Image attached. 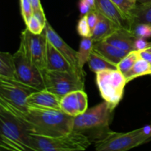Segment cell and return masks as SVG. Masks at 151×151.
I'll return each mask as SVG.
<instances>
[{
	"label": "cell",
	"mask_w": 151,
	"mask_h": 151,
	"mask_svg": "<svg viewBox=\"0 0 151 151\" xmlns=\"http://www.w3.org/2000/svg\"><path fill=\"white\" fill-rule=\"evenodd\" d=\"M117 29L118 27L113 22L105 17L103 15L98 13V22L93 30L91 38L94 42L104 41L107 37H109Z\"/></svg>",
	"instance_id": "cell-18"
},
{
	"label": "cell",
	"mask_w": 151,
	"mask_h": 151,
	"mask_svg": "<svg viewBox=\"0 0 151 151\" xmlns=\"http://www.w3.org/2000/svg\"><path fill=\"white\" fill-rule=\"evenodd\" d=\"M88 65L91 71L94 73L106 69H116L117 66H115L98 52L93 50L88 60Z\"/></svg>",
	"instance_id": "cell-20"
},
{
	"label": "cell",
	"mask_w": 151,
	"mask_h": 151,
	"mask_svg": "<svg viewBox=\"0 0 151 151\" xmlns=\"http://www.w3.org/2000/svg\"><path fill=\"white\" fill-rule=\"evenodd\" d=\"M33 16L42 24V25H44V27L46 26V24H47V20L46 19L45 14H44V10H36V11H33Z\"/></svg>",
	"instance_id": "cell-33"
},
{
	"label": "cell",
	"mask_w": 151,
	"mask_h": 151,
	"mask_svg": "<svg viewBox=\"0 0 151 151\" xmlns=\"http://www.w3.org/2000/svg\"><path fill=\"white\" fill-rule=\"evenodd\" d=\"M21 40L24 43L27 51L32 61L43 72L47 70V41L45 32L39 35L32 33L25 28L21 34Z\"/></svg>",
	"instance_id": "cell-10"
},
{
	"label": "cell",
	"mask_w": 151,
	"mask_h": 151,
	"mask_svg": "<svg viewBox=\"0 0 151 151\" xmlns=\"http://www.w3.org/2000/svg\"></svg>",
	"instance_id": "cell-40"
},
{
	"label": "cell",
	"mask_w": 151,
	"mask_h": 151,
	"mask_svg": "<svg viewBox=\"0 0 151 151\" xmlns=\"http://www.w3.org/2000/svg\"><path fill=\"white\" fill-rule=\"evenodd\" d=\"M16 66V81L38 91L45 89L44 74L32 61L24 43L21 40L17 51L13 54Z\"/></svg>",
	"instance_id": "cell-7"
},
{
	"label": "cell",
	"mask_w": 151,
	"mask_h": 151,
	"mask_svg": "<svg viewBox=\"0 0 151 151\" xmlns=\"http://www.w3.org/2000/svg\"><path fill=\"white\" fill-rule=\"evenodd\" d=\"M26 27L29 32L35 34V35H39V34L42 33L45 28V27L42 25V24L33 15L29 19V22L26 24Z\"/></svg>",
	"instance_id": "cell-29"
},
{
	"label": "cell",
	"mask_w": 151,
	"mask_h": 151,
	"mask_svg": "<svg viewBox=\"0 0 151 151\" xmlns=\"http://www.w3.org/2000/svg\"><path fill=\"white\" fill-rule=\"evenodd\" d=\"M136 23L151 25V1L136 4L132 13V24Z\"/></svg>",
	"instance_id": "cell-22"
},
{
	"label": "cell",
	"mask_w": 151,
	"mask_h": 151,
	"mask_svg": "<svg viewBox=\"0 0 151 151\" xmlns=\"http://www.w3.org/2000/svg\"><path fill=\"white\" fill-rule=\"evenodd\" d=\"M147 75H151V64L147 60L139 57L132 68L124 75L127 83H128L139 77Z\"/></svg>",
	"instance_id": "cell-21"
},
{
	"label": "cell",
	"mask_w": 151,
	"mask_h": 151,
	"mask_svg": "<svg viewBox=\"0 0 151 151\" xmlns=\"http://www.w3.org/2000/svg\"><path fill=\"white\" fill-rule=\"evenodd\" d=\"M88 109V97L84 90L74 91L60 98V110L69 116L76 117Z\"/></svg>",
	"instance_id": "cell-12"
},
{
	"label": "cell",
	"mask_w": 151,
	"mask_h": 151,
	"mask_svg": "<svg viewBox=\"0 0 151 151\" xmlns=\"http://www.w3.org/2000/svg\"><path fill=\"white\" fill-rule=\"evenodd\" d=\"M35 88L13 80L0 78V103L22 111H28L27 99Z\"/></svg>",
	"instance_id": "cell-9"
},
{
	"label": "cell",
	"mask_w": 151,
	"mask_h": 151,
	"mask_svg": "<svg viewBox=\"0 0 151 151\" xmlns=\"http://www.w3.org/2000/svg\"><path fill=\"white\" fill-rule=\"evenodd\" d=\"M96 82L101 97L114 110L122 99L127 83L125 77L116 69H106L96 73Z\"/></svg>",
	"instance_id": "cell-6"
},
{
	"label": "cell",
	"mask_w": 151,
	"mask_h": 151,
	"mask_svg": "<svg viewBox=\"0 0 151 151\" xmlns=\"http://www.w3.org/2000/svg\"><path fill=\"white\" fill-rule=\"evenodd\" d=\"M0 78L16 81L13 55H11L10 52H0Z\"/></svg>",
	"instance_id": "cell-19"
},
{
	"label": "cell",
	"mask_w": 151,
	"mask_h": 151,
	"mask_svg": "<svg viewBox=\"0 0 151 151\" xmlns=\"http://www.w3.org/2000/svg\"><path fill=\"white\" fill-rule=\"evenodd\" d=\"M151 138V124L127 133L110 131L95 142L97 151H126L147 143Z\"/></svg>",
	"instance_id": "cell-5"
},
{
	"label": "cell",
	"mask_w": 151,
	"mask_h": 151,
	"mask_svg": "<svg viewBox=\"0 0 151 151\" xmlns=\"http://www.w3.org/2000/svg\"><path fill=\"white\" fill-rule=\"evenodd\" d=\"M21 13L25 24L33 15V9L29 0H20Z\"/></svg>",
	"instance_id": "cell-28"
},
{
	"label": "cell",
	"mask_w": 151,
	"mask_h": 151,
	"mask_svg": "<svg viewBox=\"0 0 151 151\" xmlns=\"http://www.w3.org/2000/svg\"><path fill=\"white\" fill-rule=\"evenodd\" d=\"M147 50H148L150 52H151V47H150V48H149V49H147Z\"/></svg>",
	"instance_id": "cell-38"
},
{
	"label": "cell",
	"mask_w": 151,
	"mask_h": 151,
	"mask_svg": "<svg viewBox=\"0 0 151 151\" xmlns=\"http://www.w3.org/2000/svg\"><path fill=\"white\" fill-rule=\"evenodd\" d=\"M44 32L46 34L47 40L49 42L54 46L58 51L69 61L71 66L73 67V69L79 74L81 76L85 77V72H83L81 70L78 65V52L69 47L60 36L55 31V29L52 27L50 24L47 21L46 24L45 28H44Z\"/></svg>",
	"instance_id": "cell-11"
},
{
	"label": "cell",
	"mask_w": 151,
	"mask_h": 151,
	"mask_svg": "<svg viewBox=\"0 0 151 151\" xmlns=\"http://www.w3.org/2000/svg\"><path fill=\"white\" fill-rule=\"evenodd\" d=\"M1 147L10 150H32L29 147L30 134L24 124L15 115L0 108Z\"/></svg>",
	"instance_id": "cell-3"
},
{
	"label": "cell",
	"mask_w": 151,
	"mask_h": 151,
	"mask_svg": "<svg viewBox=\"0 0 151 151\" xmlns=\"http://www.w3.org/2000/svg\"><path fill=\"white\" fill-rule=\"evenodd\" d=\"M95 10L113 22L118 28L131 29V22L111 0H96Z\"/></svg>",
	"instance_id": "cell-13"
},
{
	"label": "cell",
	"mask_w": 151,
	"mask_h": 151,
	"mask_svg": "<svg viewBox=\"0 0 151 151\" xmlns=\"http://www.w3.org/2000/svg\"><path fill=\"white\" fill-rule=\"evenodd\" d=\"M93 50L116 66L120 60L128 53V52L117 48L106 41L94 42Z\"/></svg>",
	"instance_id": "cell-17"
},
{
	"label": "cell",
	"mask_w": 151,
	"mask_h": 151,
	"mask_svg": "<svg viewBox=\"0 0 151 151\" xmlns=\"http://www.w3.org/2000/svg\"><path fill=\"white\" fill-rule=\"evenodd\" d=\"M131 30L137 38H148L151 37V25L144 23L133 24Z\"/></svg>",
	"instance_id": "cell-26"
},
{
	"label": "cell",
	"mask_w": 151,
	"mask_h": 151,
	"mask_svg": "<svg viewBox=\"0 0 151 151\" xmlns=\"http://www.w3.org/2000/svg\"><path fill=\"white\" fill-rule=\"evenodd\" d=\"M92 7L86 0H80L79 1V10L81 16H85L88 12L92 10Z\"/></svg>",
	"instance_id": "cell-32"
},
{
	"label": "cell",
	"mask_w": 151,
	"mask_h": 151,
	"mask_svg": "<svg viewBox=\"0 0 151 151\" xmlns=\"http://www.w3.org/2000/svg\"><path fill=\"white\" fill-rule=\"evenodd\" d=\"M139 53L140 58L145 59L151 64V52L149 51L148 50H145L139 51Z\"/></svg>",
	"instance_id": "cell-34"
},
{
	"label": "cell",
	"mask_w": 151,
	"mask_h": 151,
	"mask_svg": "<svg viewBox=\"0 0 151 151\" xmlns=\"http://www.w3.org/2000/svg\"><path fill=\"white\" fill-rule=\"evenodd\" d=\"M45 89L60 97L78 90H84V78L78 74L60 71L45 70Z\"/></svg>",
	"instance_id": "cell-8"
},
{
	"label": "cell",
	"mask_w": 151,
	"mask_h": 151,
	"mask_svg": "<svg viewBox=\"0 0 151 151\" xmlns=\"http://www.w3.org/2000/svg\"><path fill=\"white\" fill-rule=\"evenodd\" d=\"M77 31L82 38L91 37V31L87 21L86 15L81 16L77 25Z\"/></svg>",
	"instance_id": "cell-27"
},
{
	"label": "cell",
	"mask_w": 151,
	"mask_h": 151,
	"mask_svg": "<svg viewBox=\"0 0 151 151\" xmlns=\"http://www.w3.org/2000/svg\"><path fill=\"white\" fill-rule=\"evenodd\" d=\"M114 109L104 101L88 109L74 118L72 131L86 136L91 142H97L104 138L110 131L109 123Z\"/></svg>",
	"instance_id": "cell-2"
},
{
	"label": "cell",
	"mask_w": 151,
	"mask_h": 151,
	"mask_svg": "<svg viewBox=\"0 0 151 151\" xmlns=\"http://www.w3.org/2000/svg\"><path fill=\"white\" fill-rule=\"evenodd\" d=\"M5 109L19 118L30 134L43 137H59L72 132L74 118L62 111L29 109L27 111L9 107L0 103Z\"/></svg>",
	"instance_id": "cell-1"
},
{
	"label": "cell",
	"mask_w": 151,
	"mask_h": 151,
	"mask_svg": "<svg viewBox=\"0 0 151 151\" xmlns=\"http://www.w3.org/2000/svg\"><path fill=\"white\" fill-rule=\"evenodd\" d=\"M94 41L91 37L83 38L80 43L79 50L78 51V65L81 71H83V66L88 62L94 47Z\"/></svg>",
	"instance_id": "cell-23"
},
{
	"label": "cell",
	"mask_w": 151,
	"mask_h": 151,
	"mask_svg": "<svg viewBox=\"0 0 151 151\" xmlns=\"http://www.w3.org/2000/svg\"><path fill=\"white\" fill-rule=\"evenodd\" d=\"M86 1H88L90 4H91V7H92V8L94 9V10H95V1L96 0H86Z\"/></svg>",
	"instance_id": "cell-35"
},
{
	"label": "cell",
	"mask_w": 151,
	"mask_h": 151,
	"mask_svg": "<svg viewBox=\"0 0 151 151\" xmlns=\"http://www.w3.org/2000/svg\"><path fill=\"white\" fill-rule=\"evenodd\" d=\"M60 98L59 96L44 89L32 92L27 99V103L29 109L61 111Z\"/></svg>",
	"instance_id": "cell-14"
},
{
	"label": "cell",
	"mask_w": 151,
	"mask_h": 151,
	"mask_svg": "<svg viewBox=\"0 0 151 151\" xmlns=\"http://www.w3.org/2000/svg\"><path fill=\"white\" fill-rule=\"evenodd\" d=\"M137 37L132 32L131 29L125 28H118L104 41L117 48L125 51L130 52L135 50L134 44Z\"/></svg>",
	"instance_id": "cell-15"
},
{
	"label": "cell",
	"mask_w": 151,
	"mask_h": 151,
	"mask_svg": "<svg viewBox=\"0 0 151 151\" xmlns=\"http://www.w3.org/2000/svg\"><path fill=\"white\" fill-rule=\"evenodd\" d=\"M111 1L126 16L127 19H129L132 24V13L137 4H134L128 0H111Z\"/></svg>",
	"instance_id": "cell-25"
},
{
	"label": "cell",
	"mask_w": 151,
	"mask_h": 151,
	"mask_svg": "<svg viewBox=\"0 0 151 151\" xmlns=\"http://www.w3.org/2000/svg\"><path fill=\"white\" fill-rule=\"evenodd\" d=\"M87 16V21H88V24L89 25L90 29L91 31V35H92V32L94 30V27L97 25V22H98V13L96 11V10H92L90 12H88L86 14Z\"/></svg>",
	"instance_id": "cell-30"
},
{
	"label": "cell",
	"mask_w": 151,
	"mask_h": 151,
	"mask_svg": "<svg viewBox=\"0 0 151 151\" xmlns=\"http://www.w3.org/2000/svg\"><path fill=\"white\" fill-rule=\"evenodd\" d=\"M151 124V123H150ZM151 141V138H150V141H149V142H150Z\"/></svg>",
	"instance_id": "cell-39"
},
{
	"label": "cell",
	"mask_w": 151,
	"mask_h": 151,
	"mask_svg": "<svg viewBox=\"0 0 151 151\" xmlns=\"http://www.w3.org/2000/svg\"><path fill=\"white\" fill-rule=\"evenodd\" d=\"M151 47V42H149L144 38H137L134 44V49L137 51L147 50Z\"/></svg>",
	"instance_id": "cell-31"
},
{
	"label": "cell",
	"mask_w": 151,
	"mask_h": 151,
	"mask_svg": "<svg viewBox=\"0 0 151 151\" xmlns=\"http://www.w3.org/2000/svg\"><path fill=\"white\" fill-rule=\"evenodd\" d=\"M91 144V140L86 136L75 131L55 137L29 136V147L33 151L84 150Z\"/></svg>",
	"instance_id": "cell-4"
},
{
	"label": "cell",
	"mask_w": 151,
	"mask_h": 151,
	"mask_svg": "<svg viewBox=\"0 0 151 151\" xmlns=\"http://www.w3.org/2000/svg\"><path fill=\"white\" fill-rule=\"evenodd\" d=\"M47 70L60 71L78 74V72L71 66L69 61L49 41L47 43ZM78 75H80L79 74Z\"/></svg>",
	"instance_id": "cell-16"
},
{
	"label": "cell",
	"mask_w": 151,
	"mask_h": 151,
	"mask_svg": "<svg viewBox=\"0 0 151 151\" xmlns=\"http://www.w3.org/2000/svg\"><path fill=\"white\" fill-rule=\"evenodd\" d=\"M151 0H137V2L139 3H145V2H150Z\"/></svg>",
	"instance_id": "cell-36"
},
{
	"label": "cell",
	"mask_w": 151,
	"mask_h": 151,
	"mask_svg": "<svg viewBox=\"0 0 151 151\" xmlns=\"http://www.w3.org/2000/svg\"><path fill=\"white\" fill-rule=\"evenodd\" d=\"M139 51L134 50V51L130 52L118 63L117 69L120 71L123 75H125L132 68V66L137 62V60L139 58Z\"/></svg>",
	"instance_id": "cell-24"
},
{
	"label": "cell",
	"mask_w": 151,
	"mask_h": 151,
	"mask_svg": "<svg viewBox=\"0 0 151 151\" xmlns=\"http://www.w3.org/2000/svg\"><path fill=\"white\" fill-rule=\"evenodd\" d=\"M129 1H131V2L134 3V4H137V0H128Z\"/></svg>",
	"instance_id": "cell-37"
}]
</instances>
